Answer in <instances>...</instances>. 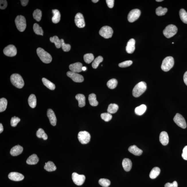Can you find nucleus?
Returning a JSON list of instances; mask_svg holds the SVG:
<instances>
[{
  "mask_svg": "<svg viewBox=\"0 0 187 187\" xmlns=\"http://www.w3.org/2000/svg\"><path fill=\"white\" fill-rule=\"evenodd\" d=\"M103 58L101 56H98L96 59L94 61L92 66L94 69H96L98 67L100 63L102 62L103 61Z\"/></svg>",
  "mask_w": 187,
  "mask_h": 187,
  "instance_id": "40",
  "label": "nucleus"
},
{
  "mask_svg": "<svg viewBox=\"0 0 187 187\" xmlns=\"http://www.w3.org/2000/svg\"><path fill=\"white\" fill-rule=\"evenodd\" d=\"M128 151L135 156H139L142 154V150L138 148L136 145L130 146L128 148Z\"/></svg>",
  "mask_w": 187,
  "mask_h": 187,
  "instance_id": "22",
  "label": "nucleus"
},
{
  "mask_svg": "<svg viewBox=\"0 0 187 187\" xmlns=\"http://www.w3.org/2000/svg\"><path fill=\"white\" fill-rule=\"evenodd\" d=\"M53 16L52 20L53 23L56 24L59 22L61 20V15L60 14L59 11L57 9H53L52 10Z\"/></svg>",
  "mask_w": 187,
  "mask_h": 187,
  "instance_id": "24",
  "label": "nucleus"
},
{
  "mask_svg": "<svg viewBox=\"0 0 187 187\" xmlns=\"http://www.w3.org/2000/svg\"><path fill=\"white\" fill-rule=\"evenodd\" d=\"M113 31L111 27L108 26H103L99 31V34L106 39L111 38L112 36Z\"/></svg>",
  "mask_w": 187,
  "mask_h": 187,
  "instance_id": "8",
  "label": "nucleus"
},
{
  "mask_svg": "<svg viewBox=\"0 0 187 187\" xmlns=\"http://www.w3.org/2000/svg\"><path fill=\"white\" fill-rule=\"evenodd\" d=\"M15 23L17 29L20 32H23L26 30V18L24 16L18 15L15 20Z\"/></svg>",
  "mask_w": 187,
  "mask_h": 187,
  "instance_id": "6",
  "label": "nucleus"
},
{
  "mask_svg": "<svg viewBox=\"0 0 187 187\" xmlns=\"http://www.w3.org/2000/svg\"><path fill=\"white\" fill-rule=\"evenodd\" d=\"M165 187H178V184L176 181H174L172 183H166L165 185Z\"/></svg>",
  "mask_w": 187,
  "mask_h": 187,
  "instance_id": "49",
  "label": "nucleus"
},
{
  "mask_svg": "<svg viewBox=\"0 0 187 187\" xmlns=\"http://www.w3.org/2000/svg\"><path fill=\"white\" fill-rule=\"evenodd\" d=\"M21 1L22 5L23 6H25L28 5L29 1L28 0H21Z\"/></svg>",
  "mask_w": 187,
  "mask_h": 187,
  "instance_id": "52",
  "label": "nucleus"
},
{
  "mask_svg": "<svg viewBox=\"0 0 187 187\" xmlns=\"http://www.w3.org/2000/svg\"><path fill=\"white\" fill-rule=\"evenodd\" d=\"M161 172V170L158 167H155L151 170L149 174L150 178L151 179H155L157 177Z\"/></svg>",
  "mask_w": 187,
  "mask_h": 187,
  "instance_id": "28",
  "label": "nucleus"
},
{
  "mask_svg": "<svg viewBox=\"0 0 187 187\" xmlns=\"http://www.w3.org/2000/svg\"><path fill=\"white\" fill-rule=\"evenodd\" d=\"M28 103L31 108H34L36 105V98L34 94H31L28 99Z\"/></svg>",
  "mask_w": 187,
  "mask_h": 187,
  "instance_id": "31",
  "label": "nucleus"
},
{
  "mask_svg": "<svg viewBox=\"0 0 187 187\" xmlns=\"http://www.w3.org/2000/svg\"><path fill=\"white\" fill-rule=\"evenodd\" d=\"M146 83L144 81L140 82L135 86L133 91V96L138 98L144 93L147 89Z\"/></svg>",
  "mask_w": 187,
  "mask_h": 187,
  "instance_id": "1",
  "label": "nucleus"
},
{
  "mask_svg": "<svg viewBox=\"0 0 187 187\" xmlns=\"http://www.w3.org/2000/svg\"><path fill=\"white\" fill-rule=\"evenodd\" d=\"M122 165L123 169L126 172L130 171L132 167V163L131 160L127 158L123 159Z\"/></svg>",
  "mask_w": 187,
  "mask_h": 187,
  "instance_id": "21",
  "label": "nucleus"
},
{
  "mask_svg": "<svg viewBox=\"0 0 187 187\" xmlns=\"http://www.w3.org/2000/svg\"><path fill=\"white\" fill-rule=\"evenodd\" d=\"M39 158L36 154L31 155L27 159L26 163L30 165L37 164L39 161Z\"/></svg>",
  "mask_w": 187,
  "mask_h": 187,
  "instance_id": "23",
  "label": "nucleus"
},
{
  "mask_svg": "<svg viewBox=\"0 0 187 187\" xmlns=\"http://www.w3.org/2000/svg\"><path fill=\"white\" fill-rule=\"evenodd\" d=\"M117 85L118 81L115 79H110L107 83V85L108 88L111 89H114L116 87Z\"/></svg>",
  "mask_w": 187,
  "mask_h": 187,
  "instance_id": "39",
  "label": "nucleus"
},
{
  "mask_svg": "<svg viewBox=\"0 0 187 187\" xmlns=\"http://www.w3.org/2000/svg\"><path fill=\"white\" fill-rule=\"evenodd\" d=\"M183 79L185 84L187 86V71L185 73L184 75Z\"/></svg>",
  "mask_w": 187,
  "mask_h": 187,
  "instance_id": "53",
  "label": "nucleus"
},
{
  "mask_svg": "<svg viewBox=\"0 0 187 187\" xmlns=\"http://www.w3.org/2000/svg\"><path fill=\"white\" fill-rule=\"evenodd\" d=\"M83 65L81 63L78 62L70 65L69 68L71 71L78 73L82 71Z\"/></svg>",
  "mask_w": 187,
  "mask_h": 187,
  "instance_id": "16",
  "label": "nucleus"
},
{
  "mask_svg": "<svg viewBox=\"0 0 187 187\" xmlns=\"http://www.w3.org/2000/svg\"><path fill=\"white\" fill-rule=\"evenodd\" d=\"M169 136L166 132L163 131L160 133V142L163 146H166L169 143Z\"/></svg>",
  "mask_w": 187,
  "mask_h": 187,
  "instance_id": "19",
  "label": "nucleus"
},
{
  "mask_svg": "<svg viewBox=\"0 0 187 187\" xmlns=\"http://www.w3.org/2000/svg\"><path fill=\"white\" fill-rule=\"evenodd\" d=\"M8 177L10 180L15 181H22L24 178V175L16 172H12L8 174Z\"/></svg>",
  "mask_w": 187,
  "mask_h": 187,
  "instance_id": "15",
  "label": "nucleus"
},
{
  "mask_svg": "<svg viewBox=\"0 0 187 187\" xmlns=\"http://www.w3.org/2000/svg\"><path fill=\"white\" fill-rule=\"evenodd\" d=\"M7 6V3L6 0H1L0 1V8L1 9H5Z\"/></svg>",
  "mask_w": 187,
  "mask_h": 187,
  "instance_id": "48",
  "label": "nucleus"
},
{
  "mask_svg": "<svg viewBox=\"0 0 187 187\" xmlns=\"http://www.w3.org/2000/svg\"><path fill=\"white\" fill-rule=\"evenodd\" d=\"M147 106L146 105L142 104L139 106L137 107L135 109V112L138 116H141L146 111Z\"/></svg>",
  "mask_w": 187,
  "mask_h": 187,
  "instance_id": "27",
  "label": "nucleus"
},
{
  "mask_svg": "<svg viewBox=\"0 0 187 187\" xmlns=\"http://www.w3.org/2000/svg\"><path fill=\"white\" fill-rule=\"evenodd\" d=\"M78 140L82 144H87L91 140V135L87 131H81L78 134Z\"/></svg>",
  "mask_w": 187,
  "mask_h": 187,
  "instance_id": "7",
  "label": "nucleus"
},
{
  "mask_svg": "<svg viewBox=\"0 0 187 187\" xmlns=\"http://www.w3.org/2000/svg\"><path fill=\"white\" fill-rule=\"evenodd\" d=\"M7 105V101L6 98H3L0 99V112H4L6 110Z\"/></svg>",
  "mask_w": 187,
  "mask_h": 187,
  "instance_id": "36",
  "label": "nucleus"
},
{
  "mask_svg": "<svg viewBox=\"0 0 187 187\" xmlns=\"http://www.w3.org/2000/svg\"><path fill=\"white\" fill-rule=\"evenodd\" d=\"M133 61H126L120 63L119 64H118V66H119L121 68L128 67L131 66V65L133 64Z\"/></svg>",
  "mask_w": 187,
  "mask_h": 187,
  "instance_id": "47",
  "label": "nucleus"
},
{
  "mask_svg": "<svg viewBox=\"0 0 187 187\" xmlns=\"http://www.w3.org/2000/svg\"><path fill=\"white\" fill-rule=\"evenodd\" d=\"M3 52L6 56L12 57L16 56L17 50L15 46L14 45H9L4 48Z\"/></svg>",
  "mask_w": 187,
  "mask_h": 187,
  "instance_id": "12",
  "label": "nucleus"
},
{
  "mask_svg": "<svg viewBox=\"0 0 187 187\" xmlns=\"http://www.w3.org/2000/svg\"><path fill=\"white\" fill-rule=\"evenodd\" d=\"M182 156L184 159L187 161V146H185L184 148Z\"/></svg>",
  "mask_w": 187,
  "mask_h": 187,
  "instance_id": "50",
  "label": "nucleus"
},
{
  "mask_svg": "<svg viewBox=\"0 0 187 187\" xmlns=\"http://www.w3.org/2000/svg\"><path fill=\"white\" fill-rule=\"evenodd\" d=\"M174 121L178 126L183 128H186L187 125L184 118L179 113H177L174 118Z\"/></svg>",
  "mask_w": 187,
  "mask_h": 187,
  "instance_id": "10",
  "label": "nucleus"
},
{
  "mask_svg": "<svg viewBox=\"0 0 187 187\" xmlns=\"http://www.w3.org/2000/svg\"><path fill=\"white\" fill-rule=\"evenodd\" d=\"M75 22L76 26L79 28H84L85 25L84 17L81 13H78L75 17Z\"/></svg>",
  "mask_w": 187,
  "mask_h": 187,
  "instance_id": "14",
  "label": "nucleus"
},
{
  "mask_svg": "<svg viewBox=\"0 0 187 187\" xmlns=\"http://www.w3.org/2000/svg\"><path fill=\"white\" fill-rule=\"evenodd\" d=\"M50 40L51 42L54 43L57 48L59 49L61 47V40L59 39L57 36H54L50 38Z\"/></svg>",
  "mask_w": 187,
  "mask_h": 187,
  "instance_id": "32",
  "label": "nucleus"
},
{
  "mask_svg": "<svg viewBox=\"0 0 187 187\" xmlns=\"http://www.w3.org/2000/svg\"><path fill=\"white\" fill-rule=\"evenodd\" d=\"M72 178L75 184L80 186L84 183L86 177L84 175H79L77 173L74 172L72 174Z\"/></svg>",
  "mask_w": 187,
  "mask_h": 187,
  "instance_id": "9",
  "label": "nucleus"
},
{
  "mask_svg": "<svg viewBox=\"0 0 187 187\" xmlns=\"http://www.w3.org/2000/svg\"><path fill=\"white\" fill-rule=\"evenodd\" d=\"M23 148L22 147L19 145L13 147L11 149L10 151V154L13 156H15L21 154L22 153Z\"/></svg>",
  "mask_w": 187,
  "mask_h": 187,
  "instance_id": "20",
  "label": "nucleus"
},
{
  "mask_svg": "<svg viewBox=\"0 0 187 187\" xmlns=\"http://www.w3.org/2000/svg\"><path fill=\"white\" fill-rule=\"evenodd\" d=\"M20 119L19 118L16 116L13 117L11 118V126L13 127H15L18 123L20 121Z\"/></svg>",
  "mask_w": 187,
  "mask_h": 187,
  "instance_id": "46",
  "label": "nucleus"
},
{
  "mask_svg": "<svg viewBox=\"0 0 187 187\" xmlns=\"http://www.w3.org/2000/svg\"><path fill=\"white\" fill-rule=\"evenodd\" d=\"M174 42L172 43V44H174Z\"/></svg>",
  "mask_w": 187,
  "mask_h": 187,
  "instance_id": "58",
  "label": "nucleus"
},
{
  "mask_svg": "<svg viewBox=\"0 0 187 187\" xmlns=\"http://www.w3.org/2000/svg\"><path fill=\"white\" fill-rule=\"evenodd\" d=\"M44 168L46 171L49 172L55 171L57 169L56 165L51 161H49L45 163Z\"/></svg>",
  "mask_w": 187,
  "mask_h": 187,
  "instance_id": "26",
  "label": "nucleus"
},
{
  "mask_svg": "<svg viewBox=\"0 0 187 187\" xmlns=\"http://www.w3.org/2000/svg\"><path fill=\"white\" fill-rule=\"evenodd\" d=\"M67 75L71 78L73 81L77 83H81L84 81V78L81 75L77 73L73 72L71 71H68Z\"/></svg>",
  "mask_w": 187,
  "mask_h": 187,
  "instance_id": "13",
  "label": "nucleus"
},
{
  "mask_svg": "<svg viewBox=\"0 0 187 187\" xmlns=\"http://www.w3.org/2000/svg\"><path fill=\"white\" fill-rule=\"evenodd\" d=\"M36 52L40 59L43 63H49L52 61V57L51 55L45 51L42 48H38L37 49Z\"/></svg>",
  "mask_w": 187,
  "mask_h": 187,
  "instance_id": "2",
  "label": "nucleus"
},
{
  "mask_svg": "<svg viewBox=\"0 0 187 187\" xmlns=\"http://www.w3.org/2000/svg\"><path fill=\"white\" fill-rule=\"evenodd\" d=\"M47 116L49 118L51 124L53 126H56L57 120L56 115L53 110L51 109H48L47 112Z\"/></svg>",
  "mask_w": 187,
  "mask_h": 187,
  "instance_id": "17",
  "label": "nucleus"
},
{
  "mask_svg": "<svg viewBox=\"0 0 187 187\" xmlns=\"http://www.w3.org/2000/svg\"><path fill=\"white\" fill-rule=\"evenodd\" d=\"M178 29L177 27L173 24H170L167 26L163 30V33L167 38L172 37L176 34Z\"/></svg>",
  "mask_w": 187,
  "mask_h": 187,
  "instance_id": "5",
  "label": "nucleus"
},
{
  "mask_svg": "<svg viewBox=\"0 0 187 187\" xmlns=\"http://www.w3.org/2000/svg\"><path fill=\"white\" fill-rule=\"evenodd\" d=\"M98 183L103 187H108L111 184V182L110 180L106 178H101L99 180Z\"/></svg>",
  "mask_w": 187,
  "mask_h": 187,
  "instance_id": "43",
  "label": "nucleus"
},
{
  "mask_svg": "<svg viewBox=\"0 0 187 187\" xmlns=\"http://www.w3.org/2000/svg\"><path fill=\"white\" fill-rule=\"evenodd\" d=\"M33 29L34 32L36 34L43 36V31L42 28L39 26V24L37 23H35L33 25Z\"/></svg>",
  "mask_w": 187,
  "mask_h": 187,
  "instance_id": "38",
  "label": "nucleus"
},
{
  "mask_svg": "<svg viewBox=\"0 0 187 187\" xmlns=\"http://www.w3.org/2000/svg\"><path fill=\"white\" fill-rule=\"evenodd\" d=\"M11 81L13 85L18 88H22L24 86V80L20 75L14 73L11 76Z\"/></svg>",
  "mask_w": 187,
  "mask_h": 187,
  "instance_id": "3",
  "label": "nucleus"
},
{
  "mask_svg": "<svg viewBox=\"0 0 187 187\" xmlns=\"http://www.w3.org/2000/svg\"><path fill=\"white\" fill-rule=\"evenodd\" d=\"M61 47L62 48L63 51L65 52H68L71 50V46L69 44H66L64 42V40L63 39L61 40Z\"/></svg>",
  "mask_w": 187,
  "mask_h": 187,
  "instance_id": "44",
  "label": "nucleus"
},
{
  "mask_svg": "<svg viewBox=\"0 0 187 187\" xmlns=\"http://www.w3.org/2000/svg\"><path fill=\"white\" fill-rule=\"evenodd\" d=\"M33 17L37 21L39 22L41 21L42 13V11L39 9L35 10L33 13Z\"/></svg>",
  "mask_w": 187,
  "mask_h": 187,
  "instance_id": "37",
  "label": "nucleus"
},
{
  "mask_svg": "<svg viewBox=\"0 0 187 187\" xmlns=\"http://www.w3.org/2000/svg\"><path fill=\"white\" fill-rule=\"evenodd\" d=\"M112 116L111 114L108 113H102L101 114V118L103 120L106 122H108L112 119Z\"/></svg>",
  "mask_w": 187,
  "mask_h": 187,
  "instance_id": "45",
  "label": "nucleus"
},
{
  "mask_svg": "<svg viewBox=\"0 0 187 187\" xmlns=\"http://www.w3.org/2000/svg\"><path fill=\"white\" fill-rule=\"evenodd\" d=\"M42 81L44 85L50 89L54 90L55 89L56 87H55V85L49 80L46 78H43L42 79Z\"/></svg>",
  "mask_w": 187,
  "mask_h": 187,
  "instance_id": "30",
  "label": "nucleus"
},
{
  "mask_svg": "<svg viewBox=\"0 0 187 187\" xmlns=\"http://www.w3.org/2000/svg\"><path fill=\"white\" fill-rule=\"evenodd\" d=\"M135 39H131L128 41L126 47L127 52L132 54L135 50Z\"/></svg>",
  "mask_w": 187,
  "mask_h": 187,
  "instance_id": "18",
  "label": "nucleus"
},
{
  "mask_svg": "<svg viewBox=\"0 0 187 187\" xmlns=\"http://www.w3.org/2000/svg\"><path fill=\"white\" fill-rule=\"evenodd\" d=\"M118 109V106L116 104H111L109 105L107 109L108 113L110 114H114L116 112Z\"/></svg>",
  "mask_w": 187,
  "mask_h": 187,
  "instance_id": "33",
  "label": "nucleus"
},
{
  "mask_svg": "<svg viewBox=\"0 0 187 187\" xmlns=\"http://www.w3.org/2000/svg\"><path fill=\"white\" fill-rule=\"evenodd\" d=\"M87 69V68L85 67H83L82 68V71H86Z\"/></svg>",
  "mask_w": 187,
  "mask_h": 187,
  "instance_id": "55",
  "label": "nucleus"
},
{
  "mask_svg": "<svg viewBox=\"0 0 187 187\" xmlns=\"http://www.w3.org/2000/svg\"><path fill=\"white\" fill-rule=\"evenodd\" d=\"M139 9H136L132 10L128 14V19L130 22L132 23L137 20L141 15Z\"/></svg>",
  "mask_w": 187,
  "mask_h": 187,
  "instance_id": "11",
  "label": "nucleus"
},
{
  "mask_svg": "<svg viewBox=\"0 0 187 187\" xmlns=\"http://www.w3.org/2000/svg\"><path fill=\"white\" fill-rule=\"evenodd\" d=\"M167 11V9L166 8H163L162 7H159L157 8L156 12L157 15L159 16L164 15Z\"/></svg>",
  "mask_w": 187,
  "mask_h": 187,
  "instance_id": "41",
  "label": "nucleus"
},
{
  "mask_svg": "<svg viewBox=\"0 0 187 187\" xmlns=\"http://www.w3.org/2000/svg\"><path fill=\"white\" fill-rule=\"evenodd\" d=\"M114 0H106V2L108 6L110 8H112L114 5Z\"/></svg>",
  "mask_w": 187,
  "mask_h": 187,
  "instance_id": "51",
  "label": "nucleus"
},
{
  "mask_svg": "<svg viewBox=\"0 0 187 187\" xmlns=\"http://www.w3.org/2000/svg\"><path fill=\"white\" fill-rule=\"evenodd\" d=\"M76 98L78 102V106L80 108H82L85 106V97L84 95L78 94L76 96Z\"/></svg>",
  "mask_w": 187,
  "mask_h": 187,
  "instance_id": "25",
  "label": "nucleus"
},
{
  "mask_svg": "<svg viewBox=\"0 0 187 187\" xmlns=\"http://www.w3.org/2000/svg\"><path fill=\"white\" fill-rule=\"evenodd\" d=\"M36 135L38 138H42L44 140H46L48 139L47 135L45 133L44 130L41 128H40L36 132Z\"/></svg>",
  "mask_w": 187,
  "mask_h": 187,
  "instance_id": "34",
  "label": "nucleus"
},
{
  "mask_svg": "<svg viewBox=\"0 0 187 187\" xmlns=\"http://www.w3.org/2000/svg\"><path fill=\"white\" fill-rule=\"evenodd\" d=\"M4 130V128H3V125L1 123L0 124V133H1L3 132Z\"/></svg>",
  "mask_w": 187,
  "mask_h": 187,
  "instance_id": "54",
  "label": "nucleus"
},
{
  "mask_svg": "<svg viewBox=\"0 0 187 187\" xmlns=\"http://www.w3.org/2000/svg\"><path fill=\"white\" fill-rule=\"evenodd\" d=\"M163 1V0H156V1H157V2H161V1Z\"/></svg>",
  "mask_w": 187,
  "mask_h": 187,
  "instance_id": "57",
  "label": "nucleus"
},
{
  "mask_svg": "<svg viewBox=\"0 0 187 187\" xmlns=\"http://www.w3.org/2000/svg\"><path fill=\"white\" fill-rule=\"evenodd\" d=\"M83 59L85 62L89 64L91 63L94 60V56L92 53H87L84 55Z\"/></svg>",
  "mask_w": 187,
  "mask_h": 187,
  "instance_id": "42",
  "label": "nucleus"
},
{
  "mask_svg": "<svg viewBox=\"0 0 187 187\" xmlns=\"http://www.w3.org/2000/svg\"><path fill=\"white\" fill-rule=\"evenodd\" d=\"M180 18L182 21L185 24H187V12L184 9H180L179 12Z\"/></svg>",
  "mask_w": 187,
  "mask_h": 187,
  "instance_id": "35",
  "label": "nucleus"
},
{
  "mask_svg": "<svg viewBox=\"0 0 187 187\" xmlns=\"http://www.w3.org/2000/svg\"><path fill=\"white\" fill-rule=\"evenodd\" d=\"M98 1H99L98 0H93V1H92L93 3H97Z\"/></svg>",
  "mask_w": 187,
  "mask_h": 187,
  "instance_id": "56",
  "label": "nucleus"
},
{
  "mask_svg": "<svg viewBox=\"0 0 187 187\" xmlns=\"http://www.w3.org/2000/svg\"><path fill=\"white\" fill-rule=\"evenodd\" d=\"M88 100L90 105L92 106H96L98 105V103L97 101L96 96L94 94H91L89 95Z\"/></svg>",
  "mask_w": 187,
  "mask_h": 187,
  "instance_id": "29",
  "label": "nucleus"
},
{
  "mask_svg": "<svg viewBox=\"0 0 187 187\" xmlns=\"http://www.w3.org/2000/svg\"><path fill=\"white\" fill-rule=\"evenodd\" d=\"M174 64V58L171 56L167 57L163 60L161 66V68L163 71H169L172 68Z\"/></svg>",
  "mask_w": 187,
  "mask_h": 187,
  "instance_id": "4",
  "label": "nucleus"
}]
</instances>
